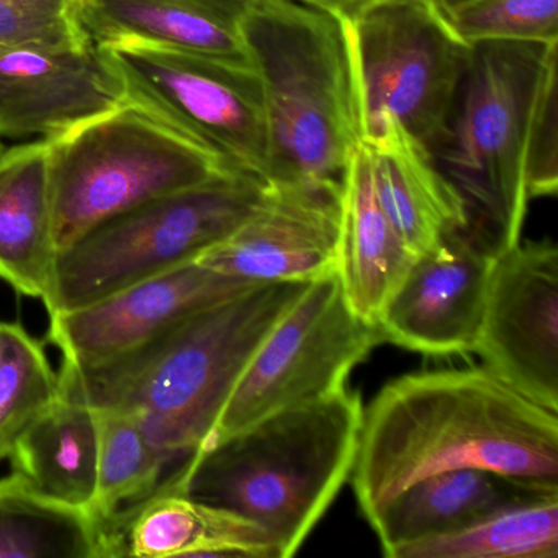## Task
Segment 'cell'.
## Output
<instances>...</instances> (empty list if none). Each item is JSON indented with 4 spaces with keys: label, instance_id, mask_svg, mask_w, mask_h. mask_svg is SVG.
<instances>
[{
    "label": "cell",
    "instance_id": "30bf717a",
    "mask_svg": "<svg viewBox=\"0 0 558 558\" xmlns=\"http://www.w3.org/2000/svg\"><path fill=\"white\" fill-rule=\"evenodd\" d=\"M378 342L377 326L349 308L338 274L313 280L254 351L207 444L345 387Z\"/></svg>",
    "mask_w": 558,
    "mask_h": 558
},
{
    "label": "cell",
    "instance_id": "ba28073f",
    "mask_svg": "<svg viewBox=\"0 0 558 558\" xmlns=\"http://www.w3.org/2000/svg\"><path fill=\"white\" fill-rule=\"evenodd\" d=\"M344 14L354 34L365 135L393 117L436 155L472 47L456 34L439 0H359Z\"/></svg>",
    "mask_w": 558,
    "mask_h": 558
},
{
    "label": "cell",
    "instance_id": "d6a6232c",
    "mask_svg": "<svg viewBox=\"0 0 558 558\" xmlns=\"http://www.w3.org/2000/svg\"><path fill=\"white\" fill-rule=\"evenodd\" d=\"M440 4H449L452 0H439Z\"/></svg>",
    "mask_w": 558,
    "mask_h": 558
},
{
    "label": "cell",
    "instance_id": "8992f818",
    "mask_svg": "<svg viewBox=\"0 0 558 558\" xmlns=\"http://www.w3.org/2000/svg\"><path fill=\"white\" fill-rule=\"evenodd\" d=\"M233 171L220 156L126 100L50 140L58 253L140 205Z\"/></svg>",
    "mask_w": 558,
    "mask_h": 558
},
{
    "label": "cell",
    "instance_id": "6da1fadb",
    "mask_svg": "<svg viewBox=\"0 0 558 558\" xmlns=\"http://www.w3.org/2000/svg\"><path fill=\"white\" fill-rule=\"evenodd\" d=\"M558 413L489 368L403 375L362 411L351 478L368 522L436 473L483 469L558 486Z\"/></svg>",
    "mask_w": 558,
    "mask_h": 558
},
{
    "label": "cell",
    "instance_id": "277c9868",
    "mask_svg": "<svg viewBox=\"0 0 558 558\" xmlns=\"http://www.w3.org/2000/svg\"><path fill=\"white\" fill-rule=\"evenodd\" d=\"M362 411L345 387L286 408L202 447L161 485L256 522L277 558L293 557L351 476Z\"/></svg>",
    "mask_w": 558,
    "mask_h": 558
},
{
    "label": "cell",
    "instance_id": "1f68e13d",
    "mask_svg": "<svg viewBox=\"0 0 558 558\" xmlns=\"http://www.w3.org/2000/svg\"><path fill=\"white\" fill-rule=\"evenodd\" d=\"M4 143L0 142V155H2V153H4Z\"/></svg>",
    "mask_w": 558,
    "mask_h": 558
},
{
    "label": "cell",
    "instance_id": "d6986e66",
    "mask_svg": "<svg viewBox=\"0 0 558 558\" xmlns=\"http://www.w3.org/2000/svg\"><path fill=\"white\" fill-rule=\"evenodd\" d=\"M241 12L223 0H76L77 22L96 47L130 41L251 63Z\"/></svg>",
    "mask_w": 558,
    "mask_h": 558
},
{
    "label": "cell",
    "instance_id": "7c38bea8",
    "mask_svg": "<svg viewBox=\"0 0 558 558\" xmlns=\"http://www.w3.org/2000/svg\"><path fill=\"white\" fill-rule=\"evenodd\" d=\"M342 184L266 182L253 211L195 263L247 282H313L338 270Z\"/></svg>",
    "mask_w": 558,
    "mask_h": 558
},
{
    "label": "cell",
    "instance_id": "ac0fdd59",
    "mask_svg": "<svg viewBox=\"0 0 558 558\" xmlns=\"http://www.w3.org/2000/svg\"><path fill=\"white\" fill-rule=\"evenodd\" d=\"M558 495V486L483 469L436 473L408 486L371 521L384 554L447 534L522 502Z\"/></svg>",
    "mask_w": 558,
    "mask_h": 558
},
{
    "label": "cell",
    "instance_id": "ffe728a7",
    "mask_svg": "<svg viewBox=\"0 0 558 558\" xmlns=\"http://www.w3.org/2000/svg\"><path fill=\"white\" fill-rule=\"evenodd\" d=\"M58 250L50 187V140L0 155V280L47 303Z\"/></svg>",
    "mask_w": 558,
    "mask_h": 558
},
{
    "label": "cell",
    "instance_id": "44dd1931",
    "mask_svg": "<svg viewBox=\"0 0 558 558\" xmlns=\"http://www.w3.org/2000/svg\"><path fill=\"white\" fill-rule=\"evenodd\" d=\"M414 257L378 202L371 158L359 145L342 181L338 274L349 308L371 325L400 286Z\"/></svg>",
    "mask_w": 558,
    "mask_h": 558
},
{
    "label": "cell",
    "instance_id": "5b68a950",
    "mask_svg": "<svg viewBox=\"0 0 558 558\" xmlns=\"http://www.w3.org/2000/svg\"><path fill=\"white\" fill-rule=\"evenodd\" d=\"M558 44L473 45L449 133L434 155L465 204L462 236L495 260L521 243L532 113Z\"/></svg>",
    "mask_w": 558,
    "mask_h": 558
},
{
    "label": "cell",
    "instance_id": "4316f807",
    "mask_svg": "<svg viewBox=\"0 0 558 558\" xmlns=\"http://www.w3.org/2000/svg\"><path fill=\"white\" fill-rule=\"evenodd\" d=\"M442 9L470 47L485 41L558 44V0H452Z\"/></svg>",
    "mask_w": 558,
    "mask_h": 558
},
{
    "label": "cell",
    "instance_id": "5bb4252c",
    "mask_svg": "<svg viewBox=\"0 0 558 558\" xmlns=\"http://www.w3.org/2000/svg\"><path fill=\"white\" fill-rule=\"evenodd\" d=\"M254 283L192 260L80 308L53 313L48 341L60 349L63 361L97 364L138 348L185 316Z\"/></svg>",
    "mask_w": 558,
    "mask_h": 558
},
{
    "label": "cell",
    "instance_id": "4dcf8cb0",
    "mask_svg": "<svg viewBox=\"0 0 558 558\" xmlns=\"http://www.w3.org/2000/svg\"><path fill=\"white\" fill-rule=\"evenodd\" d=\"M223 2H228V4L236 5V8L244 9L246 8L247 2L251 0H223Z\"/></svg>",
    "mask_w": 558,
    "mask_h": 558
},
{
    "label": "cell",
    "instance_id": "2e32d148",
    "mask_svg": "<svg viewBox=\"0 0 558 558\" xmlns=\"http://www.w3.org/2000/svg\"><path fill=\"white\" fill-rule=\"evenodd\" d=\"M277 558L256 522L161 485L102 524V558Z\"/></svg>",
    "mask_w": 558,
    "mask_h": 558
},
{
    "label": "cell",
    "instance_id": "cb8c5ba5",
    "mask_svg": "<svg viewBox=\"0 0 558 558\" xmlns=\"http://www.w3.org/2000/svg\"><path fill=\"white\" fill-rule=\"evenodd\" d=\"M558 495L522 502L473 524L401 545L390 558H557Z\"/></svg>",
    "mask_w": 558,
    "mask_h": 558
},
{
    "label": "cell",
    "instance_id": "3957f363",
    "mask_svg": "<svg viewBox=\"0 0 558 558\" xmlns=\"http://www.w3.org/2000/svg\"><path fill=\"white\" fill-rule=\"evenodd\" d=\"M240 27L269 113L266 182L341 185L365 135L348 15L325 0H251Z\"/></svg>",
    "mask_w": 558,
    "mask_h": 558
},
{
    "label": "cell",
    "instance_id": "603a6c76",
    "mask_svg": "<svg viewBox=\"0 0 558 558\" xmlns=\"http://www.w3.org/2000/svg\"><path fill=\"white\" fill-rule=\"evenodd\" d=\"M0 558H102V525L14 472L0 478Z\"/></svg>",
    "mask_w": 558,
    "mask_h": 558
},
{
    "label": "cell",
    "instance_id": "f1b7e54d",
    "mask_svg": "<svg viewBox=\"0 0 558 558\" xmlns=\"http://www.w3.org/2000/svg\"><path fill=\"white\" fill-rule=\"evenodd\" d=\"M558 53L548 60L532 113L531 151H529L527 195L555 197L558 191Z\"/></svg>",
    "mask_w": 558,
    "mask_h": 558
},
{
    "label": "cell",
    "instance_id": "7402d4cb",
    "mask_svg": "<svg viewBox=\"0 0 558 558\" xmlns=\"http://www.w3.org/2000/svg\"><path fill=\"white\" fill-rule=\"evenodd\" d=\"M9 460L35 492L93 514L99 466L96 411L58 395L12 444Z\"/></svg>",
    "mask_w": 558,
    "mask_h": 558
},
{
    "label": "cell",
    "instance_id": "d4e9b609",
    "mask_svg": "<svg viewBox=\"0 0 558 558\" xmlns=\"http://www.w3.org/2000/svg\"><path fill=\"white\" fill-rule=\"evenodd\" d=\"M94 411L99 427V466L93 515L102 525L153 495L171 466L135 417L119 411Z\"/></svg>",
    "mask_w": 558,
    "mask_h": 558
},
{
    "label": "cell",
    "instance_id": "83f0119b",
    "mask_svg": "<svg viewBox=\"0 0 558 558\" xmlns=\"http://www.w3.org/2000/svg\"><path fill=\"white\" fill-rule=\"evenodd\" d=\"M89 44L77 22L76 0H0V48Z\"/></svg>",
    "mask_w": 558,
    "mask_h": 558
},
{
    "label": "cell",
    "instance_id": "484cf974",
    "mask_svg": "<svg viewBox=\"0 0 558 558\" xmlns=\"http://www.w3.org/2000/svg\"><path fill=\"white\" fill-rule=\"evenodd\" d=\"M54 374L44 345L19 323H4L0 336V460L19 434L57 400Z\"/></svg>",
    "mask_w": 558,
    "mask_h": 558
},
{
    "label": "cell",
    "instance_id": "52a82bcc",
    "mask_svg": "<svg viewBox=\"0 0 558 558\" xmlns=\"http://www.w3.org/2000/svg\"><path fill=\"white\" fill-rule=\"evenodd\" d=\"M264 184L244 172H227L100 225L58 253L48 315L197 259L250 217Z\"/></svg>",
    "mask_w": 558,
    "mask_h": 558
},
{
    "label": "cell",
    "instance_id": "e0dca14e",
    "mask_svg": "<svg viewBox=\"0 0 558 558\" xmlns=\"http://www.w3.org/2000/svg\"><path fill=\"white\" fill-rule=\"evenodd\" d=\"M378 202L416 259L466 225L465 204L429 149L397 119L384 117L362 140Z\"/></svg>",
    "mask_w": 558,
    "mask_h": 558
},
{
    "label": "cell",
    "instance_id": "8fae6325",
    "mask_svg": "<svg viewBox=\"0 0 558 558\" xmlns=\"http://www.w3.org/2000/svg\"><path fill=\"white\" fill-rule=\"evenodd\" d=\"M475 352L519 393L558 413V251L518 243L496 257Z\"/></svg>",
    "mask_w": 558,
    "mask_h": 558
},
{
    "label": "cell",
    "instance_id": "9c48e42d",
    "mask_svg": "<svg viewBox=\"0 0 558 558\" xmlns=\"http://www.w3.org/2000/svg\"><path fill=\"white\" fill-rule=\"evenodd\" d=\"M102 50L119 73L129 102L236 171L267 181L269 113L253 64L130 41Z\"/></svg>",
    "mask_w": 558,
    "mask_h": 558
},
{
    "label": "cell",
    "instance_id": "f546056e",
    "mask_svg": "<svg viewBox=\"0 0 558 558\" xmlns=\"http://www.w3.org/2000/svg\"><path fill=\"white\" fill-rule=\"evenodd\" d=\"M325 2L345 12L349 8H352V5L357 4L359 0H325Z\"/></svg>",
    "mask_w": 558,
    "mask_h": 558
},
{
    "label": "cell",
    "instance_id": "9a60e30c",
    "mask_svg": "<svg viewBox=\"0 0 558 558\" xmlns=\"http://www.w3.org/2000/svg\"><path fill=\"white\" fill-rule=\"evenodd\" d=\"M492 264L460 233L417 256L378 316L381 341L433 357L475 351Z\"/></svg>",
    "mask_w": 558,
    "mask_h": 558
},
{
    "label": "cell",
    "instance_id": "4fadbf2b",
    "mask_svg": "<svg viewBox=\"0 0 558 558\" xmlns=\"http://www.w3.org/2000/svg\"><path fill=\"white\" fill-rule=\"evenodd\" d=\"M126 102L106 51L81 47L0 48V142L54 140Z\"/></svg>",
    "mask_w": 558,
    "mask_h": 558
},
{
    "label": "cell",
    "instance_id": "7a4b0ae2",
    "mask_svg": "<svg viewBox=\"0 0 558 558\" xmlns=\"http://www.w3.org/2000/svg\"><path fill=\"white\" fill-rule=\"evenodd\" d=\"M308 283H254L117 357L63 361L58 390L93 410L135 417L178 469L210 440L254 351Z\"/></svg>",
    "mask_w": 558,
    "mask_h": 558
},
{
    "label": "cell",
    "instance_id": "836d02e7",
    "mask_svg": "<svg viewBox=\"0 0 558 558\" xmlns=\"http://www.w3.org/2000/svg\"><path fill=\"white\" fill-rule=\"evenodd\" d=\"M2 329H4V323L0 322V336H2Z\"/></svg>",
    "mask_w": 558,
    "mask_h": 558
}]
</instances>
